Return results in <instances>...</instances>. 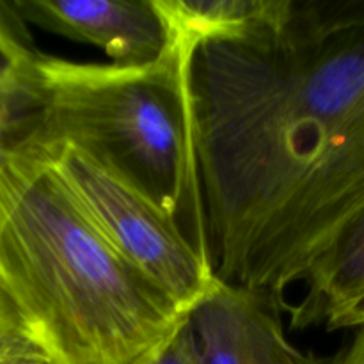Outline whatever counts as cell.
Masks as SVG:
<instances>
[{"mask_svg":"<svg viewBox=\"0 0 364 364\" xmlns=\"http://www.w3.org/2000/svg\"><path fill=\"white\" fill-rule=\"evenodd\" d=\"M38 53L14 4L0 2V135L13 130L31 112Z\"/></svg>","mask_w":364,"mask_h":364,"instance_id":"9c48e42d","label":"cell"},{"mask_svg":"<svg viewBox=\"0 0 364 364\" xmlns=\"http://www.w3.org/2000/svg\"><path fill=\"white\" fill-rule=\"evenodd\" d=\"M21 327L28 326L25 323V320L21 318L18 309L13 306V302H11L9 299H7V295L0 290V338L13 333V331L21 329ZM28 329H31V327H28Z\"/></svg>","mask_w":364,"mask_h":364,"instance_id":"5bb4252c","label":"cell"},{"mask_svg":"<svg viewBox=\"0 0 364 364\" xmlns=\"http://www.w3.org/2000/svg\"><path fill=\"white\" fill-rule=\"evenodd\" d=\"M167 38L187 52L206 39L226 38L262 23L279 0H155Z\"/></svg>","mask_w":364,"mask_h":364,"instance_id":"ba28073f","label":"cell"},{"mask_svg":"<svg viewBox=\"0 0 364 364\" xmlns=\"http://www.w3.org/2000/svg\"><path fill=\"white\" fill-rule=\"evenodd\" d=\"M318 364H364V323L355 327L350 343L331 358H318Z\"/></svg>","mask_w":364,"mask_h":364,"instance_id":"7c38bea8","label":"cell"},{"mask_svg":"<svg viewBox=\"0 0 364 364\" xmlns=\"http://www.w3.org/2000/svg\"><path fill=\"white\" fill-rule=\"evenodd\" d=\"M0 290L64 364H142L188 316L11 132L0 135Z\"/></svg>","mask_w":364,"mask_h":364,"instance_id":"7a4b0ae2","label":"cell"},{"mask_svg":"<svg viewBox=\"0 0 364 364\" xmlns=\"http://www.w3.org/2000/svg\"><path fill=\"white\" fill-rule=\"evenodd\" d=\"M188 57L171 39L159 59L139 66L39 52L31 112L16 127L105 153L178 217L212 262L188 109Z\"/></svg>","mask_w":364,"mask_h":364,"instance_id":"3957f363","label":"cell"},{"mask_svg":"<svg viewBox=\"0 0 364 364\" xmlns=\"http://www.w3.org/2000/svg\"><path fill=\"white\" fill-rule=\"evenodd\" d=\"M11 134L53 167L107 238L181 311L191 315L212 291L219 281L213 263L192 244L178 217L105 153L85 142L45 137L21 127Z\"/></svg>","mask_w":364,"mask_h":364,"instance_id":"277c9868","label":"cell"},{"mask_svg":"<svg viewBox=\"0 0 364 364\" xmlns=\"http://www.w3.org/2000/svg\"><path fill=\"white\" fill-rule=\"evenodd\" d=\"M301 301L288 304L290 327L326 326L331 316L364 295V210L322 255L302 284Z\"/></svg>","mask_w":364,"mask_h":364,"instance_id":"52a82bcc","label":"cell"},{"mask_svg":"<svg viewBox=\"0 0 364 364\" xmlns=\"http://www.w3.org/2000/svg\"><path fill=\"white\" fill-rule=\"evenodd\" d=\"M0 364H64L28 327L0 338Z\"/></svg>","mask_w":364,"mask_h":364,"instance_id":"30bf717a","label":"cell"},{"mask_svg":"<svg viewBox=\"0 0 364 364\" xmlns=\"http://www.w3.org/2000/svg\"><path fill=\"white\" fill-rule=\"evenodd\" d=\"M364 323V295L348 304L347 308L340 309L334 316H331L326 327L329 331H340V329H355V327Z\"/></svg>","mask_w":364,"mask_h":364,"instance_id":"4fadbf2b","label":"cell"},{"mask_svg":"<svg viewBox=\"0 0 364 364\" xmlns=\"http://www.w3.org/2000/svg\"><path fill=\"white\" fill-rule=\"evenodd\" d=\"M281 315L267 295L219 279L188 316L203 364H318L288 340Z\"/></svg>","mask_w":364,"mask_h":364,"instance_id":"5b68a950","label":"cell"},{"mask_svg":"<svg viewBox=\"0 0 364 364\" xmlns=\"http://www.w3.org/2000/svg\"><path fill=\"white\" fill-rule=\"evenodd\" d=\"M187 96L217 277L284 313L364 210V0H279L201 41Z\"/></svg>","mask_w":364,"mask_h":364,"instance_id":"6da1fadb","label":"cell"},{"mask_svg":"<svg viewBox=\"0 0 364 364\" xmlns=\"http://www.w3.org/2000/svg\"><path fill=\"white\" fill-rule=\"evenodd\" d=\"M142 364H203L191 316H187L173 336Z\"/></svg>","mask_w":364,"mask_h":364,"instance_id":"8fae6325","label":"cell"},{"mask_svg":"<svg viewBox=\"0 0 364 364\" xmlns=\"http://www.w3.org/2000/svg\"><path fill=\"white\" fill-rule=\"evenodd\" d=\"M27 25L92 45L110 63L139 66L159 59L167 31L155 0H14Z\"/></svg>","mask_w":364,"mask_h":364,"instance_id":"8992f818","label":"cell"}]
</instances>
